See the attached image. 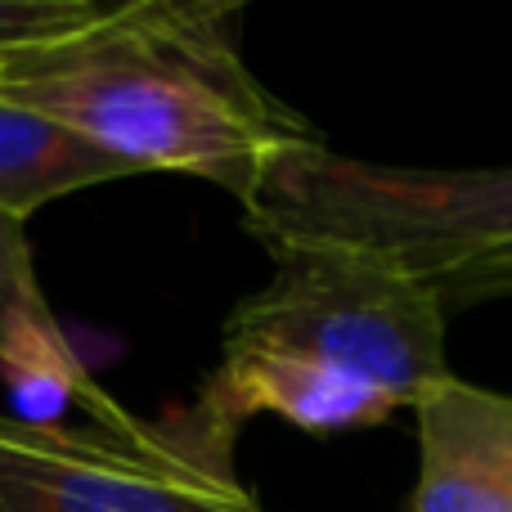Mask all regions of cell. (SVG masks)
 <instances>
[{
    "instance_id": "1",
    "label": "cell",
    "mask_w": 512,
    "mask_h": 512,
    "mask_svg": "<svg viewBox=\"0 0 512 512\" xmlns=\"http://www.w3.org/2000/svg\"><path fill=\"white\" fill-rule=\"evenodd\" d=\"M0 99L36 108L135 171H185L248 198L261 167L319 140L248 72L234 5L126 0L113 18L9 54Z\"/></svg>"
},
{
    "instance_id": "2",
    "label": "cell",
    "mask_w": 512,
    "mask_h": 512,
    "mask_svg": "<svg viewBox=\"0 0 512 512\" xmlns=\"http://www.w3.org/2000/svg\"><path fill=\"white\" fill-rule=\"evenodd\" d=\"M270 248H337L391 265L450 310L512 297V167H382L306 140L243 198Z\"/></svg>"
},
{
    "instance_id": "3",
    "label": "cell",
    "mask_w": 512,
    "mask_h": 512,
    "mask_svg": "<svg viewBox=\"0 0 512 512\" xmlns=\"http://www.w3.org/2000/svg\"><path fill=\"white\" fill-rule=\"evenodd\" d=\"M274 274L225 319L230 351L301 355L360 373L400 409L450 378L445 306L391 265L337 248H270Z\"/></svg>"
},
{
    "instance_id": "4",
    "label": "cell",
    "mask_w": 512,
    "mask_h": 512,
    "mask_svg": "<svg viewBox=\"0 0 512 512\" xmlns=\"http://www.w3.org/2000/svg\"><path fill=\"white\" fill-rule=\"evenodd\" d=\"M0 512H261L234 477V432L189 409L162 423H27L0 414Z\"/></svg>"
},
{
    "instance_id": "5",
    "label": "cell",
    "mask_w": 512,
    "mask_h": 512,
    "mask_svg": "<svg viewBox=\"0 0 512 512\" xmlns=\"http://www.w3.org/2000/svg\"><path fill=\"white\" fill-rule=\"evenodd\" d=\"M414 512H512V396L445 378L414 405Z\"/></svg>"
},
{
    "instance_id": "6",
    "label": "cell",
    "mask_w": 512,
    "mask_h": 512,
    "mask_svg": "<svg viewBox=\"0 0 512 512\" xmlns=\"http://www.w3.org/2000/svg\"><path fill=\"white\" fill-rule=\"evenodd\" d=\"M198 409L212 414L225 432H239L252 414H279L301 432H351L396 414V400L360 373L333 369L301 355L230 351L212 369Z\"/></svg>"
},
{
    "instance_id": "7",
    "label": "cell",
    "mask_w": 512,
    "mask_h": 512,
    "mask_svg": "<svg viewBox=\"0 0 512 512\" xmlns=\"http://www.w3.org/2000/svg\"><path fill=\"white\" fill-rule=\"evenodd\" d=\"M131 176H140L131 162L104 153L86 135L68 131L36 108L0 99V212L5 216L27 221L54 198Z\"/></svg>"
},
{
    "instance_id": "8",
    "label": "cell",
    "mask_w": 512,
    "mask_h": 512,
    "mask_svg": "<svg viewBox=\"0 0 512 512\" xmlns=\"http://www.w3.org/2000/svg\"><path fill=\"white\" fill-rule=\"evenodd\" d=\"M54 328H59V319H54L41 279H36V256L23 221L0 212V360L27 346L32 337L54 333Z\"/></svg>"
},
{
    "instance_id": "9",
    "label": "cell",
    "mask_w": 512,
    "mask_h": 512,
    "mask_svg": "<svg viewBox=\"0 0 512 512\" xmlns=\"http://www.w3.org/2000/svg\"><path fill=\"white\" fill-rule=\"evenodd\" d=\"M126 0H0V54L45 50L113 18Z\"/></svg>"
},
{
    "instance_id": "10",
    "label": "cell",
    "mask_w": 512,
    "mask_h": 512,
    "mask_svg": "<svg viewBox=\"0 0 512 512\" xmlns=\"http://www.w3.org/2000/svg\"><path fill=\"white\" fill-rule=\"evenodd\" d=\"M5 59H9V54H0V68H5Z\"/></svg>"
}]
</instances>
